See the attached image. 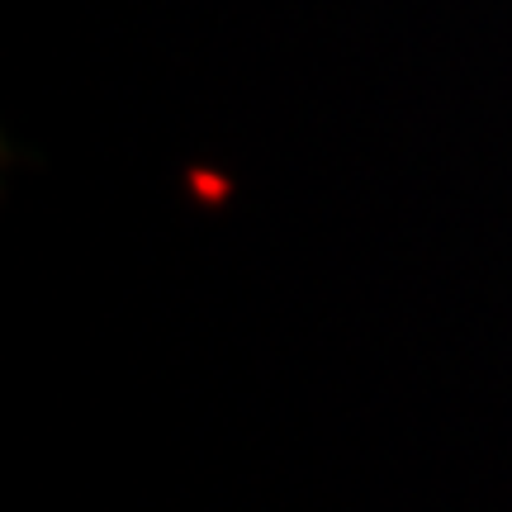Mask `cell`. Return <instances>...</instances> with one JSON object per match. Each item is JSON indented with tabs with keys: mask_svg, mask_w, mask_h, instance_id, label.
<instances>
[]
</instances>
